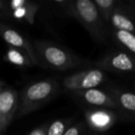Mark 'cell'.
Returning a JSON list of instances; mask_svg holds the SVG:
<instances>
[{"label":"cell","mask_w":135,"mask_h":135,"mask_svg":"<svg viewBox=\"0 0 135 135\" xmlns=\"http://www.w3.org/2000/svg\"><path fill=\"white\" fill-rule=\"evenodd\" d=\"M56 84L54 81L45 80L28 85L20 96L18 118L34 112L44 105L54 94Z\"/></svg>","instance_id":"obj_1"},{"label":"cell","mask_w":135,"mask_h":135,"mask_svg":"<svg viewBox=\"0 0 135 135\" xmlns=\"http://www.w3.org/2000/svg\"><path fill=\"white\" fill-rule=\"evenodd\" d=\"M70 11L95 39H105V34L102 18L94 1L78 0L70 2Z\"/></svg>","instance_id":"obj_2"},{"label":"cell","mask_w":135,"mask_h":135,"mask_svg":"<svg viewBox=\"0 0 135 135\" xmlns=\"http://www.w3.org/2000/svg\"><path fill=\"white\" fill-rule=\"evenodd\" d=\"M36 47L39 60L43 61L45 66L55 70H69L79 62L70 53L54 44L39 43L36 45Z\"/></svg>","instance_id":"obj_3"},{"label":"cell","mask_w":135,"mask_h":135,"mask_svg":"<svg viewBox=\"0 0 135 135\" xmlns=\"http://www.w3.org/2000/svg\"><path fill=\"white\" fill-rule=\"evenodd\" d=\"M20 105V96L15 90L8 86H4L2 83L0 88V131L4 132L11 121L15 114L18 113Z\"/></svg>","instance_id":"obj_4"},{"label":"cell","mask_w":135,"mask_h":135,"mask_svg":"<svg viewBox=\"0 0 135 135\" xmlns=\"http://www.w3.org/2000/svg\"><path fill=\"white\" fill-rule=\"evenodd\" d=\"M104 80V72L100 70H87L75 72L65 78L63 85L66 89L76 92L94 89Z\"/></svg>","instance_id":"obj_5"},{"label":"cell","mask_w":135,"mask_h":135,"mask_svg":"<svg viewBox=\"0 0 135 135\" xmlns=\"http://www.w3.org/2000/svg\"><path fill=\"white\" fill-rule=\"evenodd\" d=\"M1 32H2L3 39L7 44H8L13 48H16L26 54L33 65L40 64L37 52L34 51L33 46L31 45L30 42L25 37H23L20 32H18L14 29L6 27L4 25L1 26Z\"/></svg>","instance_id":"obj_6"},{"label":"cell","mask_w":135,"mask_h":135,"mask_svg":"<svg viewBox=\"0 0 135 135\" xmlns=\"http://www.w3.org/2000/svg\"><path fill=\"white\" fill-rule=\"evenodd\" d=\"M98 65L103 68H108L118 71H131L135 70V59L125 53L110 55L102 59Z\"/></svg>","instance_id":"obj_7"},{"label":"cell","mask_w":135,"mask_h":135,"mask_svg":"<svg viewBox=\"0 0 135 135\" xmlns=\"http://www.w3.org/2000/svg\"><path fill=\"white\" fill-rule=\"evenodd\" d=\"M12 15L19 20H24L29 23H33L34 17L38 10V5L26 0H13L9 4Z\"/></svg>","instance_id":"obj_8"},{"label":"cell","mask_w":135,"mask_h":135,"mask_svg":"<svg viewBox=\"0 0 135 135\" xmlns=\"http://www.w3.org/2000/svg\"><path fill=\"white\" fill-rule=\"evenodd\" d=\"M78 94L83 96V98L90 105H99V107H117V102L112 97L107 94L105 92L98 89H89L86 91L77 92Z\"/></svg>","instance_id":"obj_9"},{"label":"cell","mask_w":135,"mask_h":135,"mask_svg":"<svg viewBox=\"0 0 135 135\" xmlns=\"http://www.w3.org/2000/svg\"><path fill=\"white\" fill-rule=\"evenodd\" d=\"M87 120L93 128L99 131L107 129L112 125L113 116L108 112L98 110L90 112L86 115Z\"/></svg>","instance_id":"obj_10"},{"label":"cell","mask_w":135,"mask_h":135,"mask_svg":"<svg viewBox=\"0 0 135 135\" xmlns=\"http://www.w3.org/2000/svg\"><path fill=\"white\" fill-rule=\"evenodd\" d=\"M110 22L117 29L120 31H127L129 32H135V24L128 16L123 14L122 12L115 9L112 16L110 18Z\"/></svg>","instance_id":"obj_11"},{"label":"cell","mask_w":135,"mask_h":135,"mask_svg":"<svg viewBox=\"0 0 135 135\" xmlns=\"http://www.w3.org/2000/svg\"><path fill=\"white\" fill-rule=\"evenodd\" d=\"M6 60L21 67H29L32 65V62L26 54L13 47H10L6 54Z\"/></svg>","instance_id":"obj_12"},{"label":"cell","mask_w":135,"mask_h":135,"mask_svg":"<svg viewBox=\"0 0 135 135\" xmlns=\"http://www.w3.org/2000/svg\"><path fill=\"white\" fill-rule=\"evenodd\" d=\"M116 38L126 48L135 54V34L127 31L117 30Z\"/></svg>","instance_id":"obj_13"},{"label":"cell","mask_w":135,"mask_h":135,"mask_svg":"<svg viewBox=\"0 0 135 135\" xmlns=\"http://www.w3.org/2000/svg\"><path fill=\"white\" fill-rule=\"evenodd\" d=\"M94 3L97 6L98 9L102 11L103 17L105 19V21H110L111 16L116 9L115 8L116 2L114 0H95Z\"/></svg>","instance_id":"obj_14"},{"label":"cell","mask_w":135,"mask_h":135,"mask_svg":"<svg viewBox=\"0 0 135 135\" xmlns=\"http://www.w3.org/2000/svg\"><path fill=\"white\" fill-rule=\"evenodd\" d=\"M119 105L125 109L135 112V94L131 93H122L118 95Z\"/></svg>","instance_id":"obj_15"},{"label":"cell","mask_w":135,"mask_h":135,"mask_svg":"<svg viewBox=\"0 0 135 135\" xmlns=\"http://www.w3.org/2000/svg\"><path fill=\"white\" fill-rule=\"evenodd\" d=\"M65 133V123L62 120H56L47 129V135H63Z\"/></svg>","instance_id":"obj_16"},{"label":"cell","mask_w":135,"mask_h":135,"mask_svg":"<svg viewBox=\"0 0 135 135\" xmlns=\"http://www.w3.org/2000/svg\"><path fill=\"white\" fill-rule=\"evenodd\" d=\"M63 135H80V127L79 126H72L68 129Z\"/></svg>","instance_id":"obj_17"},{"label":"cell","mask_w":135,"mask_h":135,"mask_svg":"<svg viewBox=\"0 0 135 135\" xmlns=\"http://www.w3.org/2000/svg\"><path fill=\"white\" fill-rule=\"evenodd\" d=\"M29 135H47V131H45V127H41L31 131V133Z\"/></svg>","instance_id":"obj_18"}]
</instances>
